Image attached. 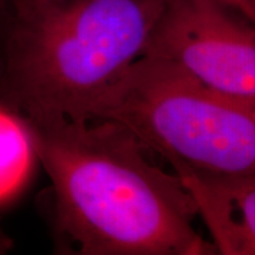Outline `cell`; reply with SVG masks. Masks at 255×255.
<instances>
[{
	"label": "cell",
	"instance_id": "3",
	"mask_svg": "<svg viewBox=\"0 0 255 255\" xmlns=\"http://www.w3.org/2000/svg\"><path fill=\"white\" fill-rule=\"evenodd\" d=\"M94 120L127 128L173 168L255 173V104L219 94L165 60L137 59L102 97Z\"/></svg>",
	"mask_w": 255,
	"mask_h": 255
},
{
	"label": "cell",
	"instance_id": "7",
	"mask_svg": "<svg viewBox=\"0 0 255 255\" xmlns=\"http://www.w3.org/2000/svg\"><path fill=\"white\" fill-rule=\"evenodd\" d=\"M218 1L255 24V4L253 0H218Z\"/></svg>",
	"mask_w": 255,
	"mask_h": 255
},
{
	"label": "cell",
	"instance_id": "8",
	"mask_svg": "<svg viewBox=\"0 0 255 255\" xmlns=\"http://www.w3.org/2000/svg\"><path fill=\"white\" fill-rule=\"evenodd\" d=\"M13 2L14 0H0V39L13 11Z\"/></svg>",
	"mask_w": 255,
	"mask_h": 255
},
{
	"label": "cell",
	"instance_id": "5",
	"mask_svg": "<svg viewBox=\"0 0 255 255\" xmlns=\"http://www.w3.org/2000/svg\"><path fill=\"white\" fill-rule=\"evenodd\" d=\"M216 253L255 255V173L208 174L175 167Z\"/></svg>",
	"mask_w": 255,
	"mask_h": 255
},
{
	"label": "cell",
	"instance_id": "9",
	"mask_svg": "<svg viewBox=\"0 0 255 255\" xmlns=\"http://www.w3.org/2000/svg\"><path fill=\"white\" fill-rule=\"evenodd\" d=\"M12 248H13V240L7 237L0 228V255L8 253Z\"/></svg>",
	"mask_w": 255,
	"mask_h": 255
},
{
	"label": "cell",
	"instance_id": "4",
	"mask_svg": "<svg viewBox=\"0 0 255 255\" xmlns=\"http://www.w3.org/2000/svg\"><path fill=\"white\" fill-rule=\"evenodd\" d=\"M143 56L255 104V24L218 0H168Z\"/></svg>",
	"mask_w": 255,
	"mask_h": 255
},
{
	"label": "cell",
	"instance_id": "10",
	"mask_svg": "<svg viewBox=\"0 0 255 255\" xmlns=\"http://www.w3.org/2000/svg\"><path fill=\"white\" fill-rule=\"evenodd\" d=\"M253 1H254V4H255V0H253Z\"/></svg>",
	"mask_w": 255,
	"mask_h": 255
},
{
	"label": "cell",
	"instance_id": "1",
	"mask_svg": "<svg viewBox=\"0 0 255 255\" xmlns=\"http://www.w3.org/2000/svg\"><path fill=\"white\" fill-rule=\"evenodd\" d=\"M27 124L66 253L218 254L194 228L196 206L178 175L152 163L127 128L109 120Z\"/></svg>",
	"mask_w": 255,
	"mask_h": 255
},
{
	"label": "cell",
	"instance_id": "2",
	"mask_svg": "<svg viewBox=\"0 0 255 255\" xmlns=\"http://www.w3.org/2000/svg\"><path fill=\"white\" fill-rule=\"evenodd\" d=\"M168 0H14L0 98L33 123L87 122L144 55Z\"/></svg>",
	"mask_w": 255,
	"mask_h": 255
},
{
	"label": "cell",
	"instance_id": "6",
	"mask_svg": "<svg viewBox=\"0 0 255 255\" xmlns=\"http://www.w3.org/2000/svg\"><path fill=\"white\" fill-rule=\"evenodd\" d=\"M36 162L27 121L0 98V207L24 189Z\"/></svg>",
	"mask_w": 255,
	"mask_h": 255
}]
</instances>
